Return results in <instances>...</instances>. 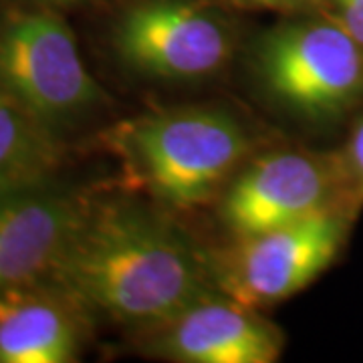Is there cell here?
Instances as JSON below:
<instances>
[{
    "instance_id": "11",
    "label": "cell",
    "mask_w": 363,
    "mask_h": 363,
    "mask_svg": "<svg viewBox=\"0 0 363 363\" xmlns=\"http://www.w3.org/2000/svg\"><path fill=\"white\" fill-rule=\"evenodd\" d=\"M65 160L67 140L0 87V196L52 182Z\"/></svg>"
},
{
    "instance_id": "4",
    "label": "cell",
    "mask_w": 363,
    "mask_h": 363,
    "mask_svg": "<svg viewBox=\"0 0 363 363\" xmlns=\"http://www.w3.org/2000/svg\"><path fill=\"white\" fill-rule=\"evenodd\" d=\"M255 65L277 104L313 121L343 116L363 95V47L335 21L272 28L257 47Z\"/></svg>"
},
{
    "instance_id": "3",
    "label": "cell",
    "mask_w": 363,
    "mask_h": 363,
    "mask_svg": "<svg viewBox=\"0 0 363 363\" xmlns=\"http://www.w3.org/2000/svg\"><path fill=\"white\" fill-rule=\"evenodd\" d=\"M0 87L63 140L105 104L71 26L40 4L0 16Z\"/></svg>"
},
{
    "instance_id": "13",
    "label": "cell",
    "mask_w": 363,
    "mask_h": 363,
    "mask_svg": "<svg viewBox=\"0 0 363 363\" xmlns=\"http://www.w3.org/2000/svg\"><path fill=\"white\" fill-rule=\"evenodd\" d=\"M335 6V23L343 26L363 47V0H331Z\"/></svg>"
},
{
    "instance_id": "10",
    "label": "cell",
    "mask_w": 363,
    "mask_h": 363,
    "mask_svg": "<svg viewBox=\"0 0 363 363\" xmlns=\"http://www.w3.org/2000/svg\"><path fill=\"white\" fill-rule=\"evenodd\" d=\"M89 311L52 279L0 291V363L77 362Z\"/></svg>"
},
{
    "instance_id": "6",
    "label": "cell",
    "mask_w": 363,
    "mask_h": 363,
    "mask_svg": "<svg viewBox=\"0 0 363 363\" xmlns=\"http://www.w3.org/2000/svg\"><path fill=\"white\" fill-rule=\"evenodd\" d=\"M347 212H321L267 233L236 238L212 267L214 286L248 309L297 295L335 260Z\"/></svg>"
},
{
    "instance_id": "8",
    "label": "cell",
    "mask_w": 363,
    "mask_h": 363,
    "mask_svg": "<svg viewBox=\"0 0 363 363\" xmlns=\"http://www.w3.org/2000/svg\"><path fill=\"white\" fill-rule=\"evenodd\" d=\"M89 202L57 180L0 196V291L47 279Z\"/></svg>"
},
{
    "instance_id": "12",
    "label": "cell",
    "mask_w": 363,
    "mask_h": 363,
    "mask_svg": "<svg viewBox=\"0 0 363 363\" xmlns=\"http://www.w3.org/2000/svg\"><path fill=\"white\" fill-rule=\"evenodd\" d=\"M339 157L350 182L353 202L355 206H359L363 202V119L355 125L350 142L345 145V152Z\"/></svg>"
},
{
    "instance_id": "5",
    "label": "cell",
    "mask_w": 363,
    "mask_h": 363,
    "mask_svg": "<svg viewBox=\"0 0 363 363\" xmlns=\"http://www.w3.org/2000/svg\"><path fill=\"white\" fill-rule=\"evenodd\" d=\"M341 157L271 152L238 172L220 202L234 238L267 233L321 212L355 210Z\"/></svg>"
},
{
    "instance_id": "2",
    "label": "cell",
    "mask_w": 363,
    "mask_h": 363,
    "mask_svg": "<svg viewBox=\"0 0 363 363\" xmlns=\"http://www.w3.org/2000/svg\"><path fill=\"white\" fill-rule=\"evenodd\" d=\"M117 145L154 198L196 208L226 186L250 152V138L228 111L180 107L133 121Z\"/></svg>"
},
{
    "instance_id": "9",
    "label": "cell",
    "mask_w": 363,
    "mask_h": 363,
    "mask_svg": "<svg viewBox=\"0 0 363 363\" xmlns=\"http://www.w3.org/2000/svg\"><path fill=\"white\" fill-rule=\"evenodd\" d=\"M152 333L154 353L182 363H272L283 351L277 327L218 295L198 301Z\"/></svg>"
},
{
    "instance_id": "7",
    "label": "cell",
    "mask_w": 363,
    "mask_h": 363,
    "mask_svg": "<svg viewBox=\"0 0 363 363\" xmlns=\"http://www.w3.org/2000/svg\"><path fill=\"white\" fill-rule=\"evenodd\" d=\"M117 57L133 71L168 81L216 75L230 61L234 37L214 11L190 0H145L113 30Z\"/></svg>"
},
{
    "instance_id": "14",
    "label": "cell",
    "mask_w": 363,
    "mask_h": 363,
    "mask_svg": "<svg viewBox=\"0 0 363 363\" xmlns=\"http://www.w3.org/2000/svg\"><path fill=\"white\" fill-rule=\"evenodd\" d=\"M242 2H248V4H257V6H291L295 2H301V0H242Z\"/></svg>"
},
{
    "instance_id": "15",
    "label": "cell",
    "mask_w": 363,
    "mask_h": 363,
    "mask_svg": "<svg viewBox=\"0 0 363 363\" xmlns=\"http://www.w3.org/2000/svg\"><path fill=\"white\" fill-rule=\"evenodd\" d=\"M35 4H40V6H65V4H73V2H81V0H33Z\"/></svg>"
},
{
    "instance_id": "1",
    "label": "cell",
    "mask_w": 363,
    "mask_h": 363,
    "mask_svg": "<svg viewBox=\"0 0 363 363\" xmlns=\"http://www.w3.org/2000/svg\"><path fill=\"white\" fill-rule=\"evenodd\" d=\"M208 274L196 248L162 218L89 202L49 279L91 317L152 331L214 295Z\"/></svg>"
}]
</instances>
